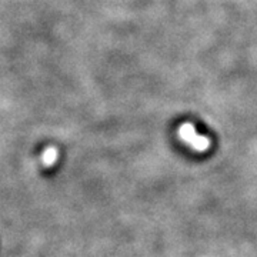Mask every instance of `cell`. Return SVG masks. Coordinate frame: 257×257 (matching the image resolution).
<instances>
[{
  "mask_svg": "<svg viewBox=\"0 0 257 257\" xmlns=\"http://www.w3.org/2000/svg\"><path fill=\"white\" fill-rule=\"evenodd\" d=\"M179 136H180V139L183 140L186 145H189L196 152L203 153V152L210 149V139L203 136V135H199L197 130L194 128V126H193L192 123H189V121H186V123H183L179 127Z\"/></svg>",
  "mask_w": 257,
  "mask_h": 257,
  "instance_id": "1",
  "label": "cell"
},
{
  "mask_svg": "<svg viewBox=\"0 0 257 257\" xmlns=\"http://www.w3.org/2000/svg\"><path fill=\"white\" fill-rule=\"evenodd\" d=\"M57 157H59V150L53 146L47 147L46 150L43 152L42 163L46 166V167H52L57 162Z\"/></svg>",
  "mask_w": 257,
  "mask_h": 257,
  "instance_id": "2",
  "label": "cell"
}]
</instances>
